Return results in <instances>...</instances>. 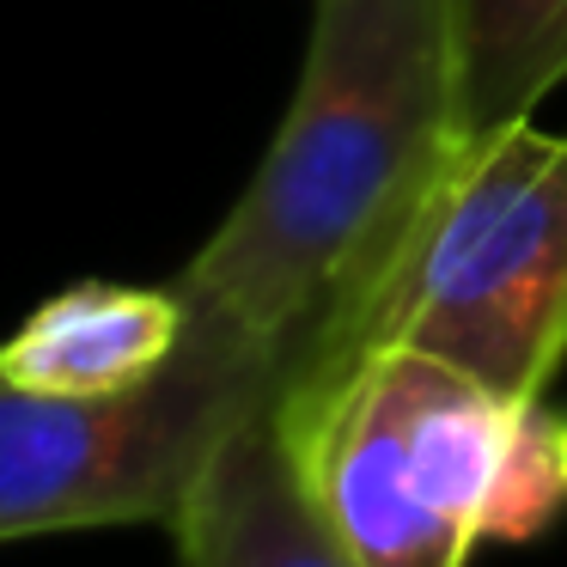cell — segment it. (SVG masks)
I'll return each mask as SVG.
<instances>
[{"mask_svg": "<svg viewBox=\"0 0 567 567\" xmlns=\"http://www.w3.org/2000/svg\"><path fill=\"white\" fill-rule=\"evenodd\" d=\"M177 567H367L318 513L275 396L250 409L172 513Z\"/></svg>", "mask_w": 567, "mask_h": 567, "instance_id": "cell-5", "label": "cell"}, {"mask_svg": "<svg viewBox=\"0 0 567 567\" xmlns=\"http://www.w3.org/2000/svg\"><path fill=\"white\" fill-rule=\"evenodd\" d=\"M269 396L281 372L208 323H189L159 379L116 396H55L0 372V543L172 525L214 445Z\"/></svg>", "mask_w": 567, "mask_h": 567, "instance_id": "cell-4", "label": "cell"}, {"mask_svg": "<svg viewBox=\"0 0 567 567\" xmlns=\"http://www.w3.org/2000/svg\"><path fill=\"white\" fill-rule=\"evenodd\" d=\"M293 104L245 196L184 262L189 323L281 384L342 330L464 147L445 0H311Z\"/></svg>", "mask_w": 567, "mask_h": 567, "instance_id": "cell-1", "label": "cell"}, {"mask_svg": "<svg viewBox=\"0 0 567 567\" xmlns=\"http://www.w3.org/2000/svg\"><path fill=\"white\" fill-rule=\"evenodd\" d=\"M464 135L525 123L567 80V0H445Z\"/></svg>", "mask_w": 567, "mask_h": 567, "instance_id": "cell-7", "label": "cell"}, {"mask_svg": "<svg viewBox=\"0 0 567 567\" xmlns=\"http://www.w3.org/2000/svg\"><path fill=\"white\" fill-rule=\"evenodd\" d=\"M189 336V306L165 287L86 281L43 299L7 342L0 372L31 391L55 396H116L159 379Z\"/></svg>", "mask_w": 567, "mask_h": 567, "instance_id": "cell-6", "label": "cell"}, {"mask_svg": "<svg viewBox=\"0 0 567 567\" xmlns=\"http://www.w3.org/2000/svg\"><path fill=\"white\" fill-rule=\"evenodd\" d=\"M360 348H415L501 396H549L567 360V135L530 116L464 135L396 257L299 372Z\"/></svg>", "mask_w": 567, "mask_h": 567, "instance_id": "cell-3", "label": "cell"}, {"mask_svg": "<svg viewBox=\"0 0 567 567\" xmlns=\"http://www.w3.org/2000/svg\"><path fill=\"white\" fill-rule=\"evenodd\" d=\"M318 513L367 567H470L567 513V415L415 348H360L275 396Z\"/></svg>", "mask_w": 567, "mask_h": 567, "instance_id": "cell-2", "label": "cell"}]
</instances>
